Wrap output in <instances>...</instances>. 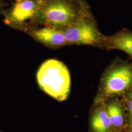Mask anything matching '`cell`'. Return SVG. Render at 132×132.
I'll return each instance as SVG.
<instances>
[{
	"label": "cell",
	"mask_w": 132,
	"mask_h": 132,
	"mask_svg": "<svg viewBox=\"0 0 132 132\" xmlns=\"http://www.w3.org/2000/svg\"><path fill=\"white\" fill-rule=\"evenodd\" d=\"M35 10L33 1L24 0L15 6L11 13L12 19L17 22H23L32 16Z\"/></svg>",
	"instance_id": "9c48e42d"
},
{
	"label": "cell",
	"mask_w": 132,
	"mask_h": 132,
	"mask_svg": "<svg viewBox=\"0 0 132 132\" xmlns=\"http://www.w3.org/2000/svg\"><path fill=\"white\" fill-rule=\"evenodd\" d=\"M17 1H21V0H17Z\"/></svg>",
	"instance_id": "5bb4252c"
},
{
	"label": "cell",
	"mask_w": 132,
	"mask_h": 132,
	"mask_svg": "<svg viewBox=\"0 0 132 132\" xmlns=\"http://www.w3.org/2000/svg\"><path fill=\"white\" fill-rule=\"evenodd\" d=\"M0 132H3V131H0Z\"/></svg>",
	"instance_id": "4fadbf2b"
},
{
	"label": "cell",
	"mask_w": 132,
	"mask_h": 132,
	"mask_svg": "<svg viewBox=\"0 0 132 132\" xmlns=\"http://www.w3.org/2000/svg\"><path fill=\"white\" fill-rule=\"evenodd\" d=\"M132 87V64L116 59L102 76L94 101L124 95Z\"/></svg>",
	"instance_id": "7a4b0ae2"
},
{
	"label": "cell",
	"mask_w": 132,
	"mask_h": 132,
	"mask_svg": "<svg viewBox=\"0 0 132 132\" xmlns=\"http://www.w3.org/2000/svg\"><path fill=\"white\" fill-rule=\"evenodd\" d=\"M36 80L40 89L59 102L67 99L70 94L71 77L66 65L56 59H49L39 67Z\"/></svg>",
	"instance_id": "6da1fadb"
},
{
	"label": "cell",
	"mask_w": 132,
	"mask_h": 132,
	"mask_svg": "<svg viewBox=\"0 0 132 132\" xmlns=\"http://www.w3.org/2000/svg\"><path fill=\"white\" fill-rule=\"evenodd\" d=\"M64 33L68 44L88 45L105 50L106 36L100 31L92 19L79 18Z\"/></svg>",
	"instance_id": "3957f363"
},
{
	"label": "cell",
	"mask_w": 132,
	"mask_h": 132,
	"mask_svg": "<svg viewBox=\"0 0 132 132\" xmlns=\"http://www.w3.org/2000/svg\"><path fill=\"white\" fill-rule=\"evenodd\" d=\"M76 1H77V2H79L80 3H82L83 0H76Z\"/></svg>",
	"instance_id": "7c38bea8"
},
{
	"label": "cell",
	"mask_w": 132,
	"mask_h": 132,
	"mask_svg": "<svg viewBox=\"0 0 132 132\" xmlns=\"http://www.w3.org/2000/svg\"><path fill=\"white\" fill-rule=\"evenodd\" d=\"M122 101L126 112V122L124 132H132V99L124 96Z\"/></svg>",
	"instance_id": "30bf717a"
},
{
	"label": "cell",
	"mask_w": 132,
	"mask_h": 132,
	"mask_svg": "<svg viewBox=\"0 0 132 132\" xmlns=\"http://www.w3.org/2000/svg\"><path fill=\"white\" fill-rule=\"evenodd\" d=\"M32 35L39 42L50 47H59L68 44L64 32L56 29L41 28L34 31Z\"/></svg>",
	"instance_id": "ba28073f"
},
{
	"label": "cell",
	"mask_w": 132,
	"mask_h": 132,
	"mask_svg": "<svg viewBox=\"0 0 132 132\" xmlns=\"http://www.w3.org/2000/svg\"></svg>",
	"instance_id": "9a60e30c"
},
{
	"label": "cell",
	"mask_w": 132,
	"mask_h": 132,
	"mask_svg": "<svg viewBox=\"0 0 132 132\" xmlns=\"http://www.w3.org/2000/svg\"><path fill=\"white\" fill-rule=\"evenodd\" d=\"M105 107L116 132H124L126 122V112L123 101L117 97L104 101Z\"/></svg>",
	"instance_id": "8992f818"
},
{
	"label": "cell",
	"mask_w": 132,
	"mask_h": 132,
	"mask_svg": "<svg viewBox=\"0 0 132 132\" xmlns=\"http://www.w3.org/2000/svg\"><path fill=\"white\" fill-rule=\"evenodd\" d=\"M90 132H116L107 113L104 101H94L89 119Z\"/></svg>",
	"instance_id": "5b68a950"
},
{
	"label": "cell",
	"mask_w": 132,
	"mask_h": 132,
	"mask_svg": "<svg viewBox=\"0 0 132 132\" xmlns=\"http://www.w3.org/2000/svg\"><path fill=\"white\" fill-rule=\"evenodd\" d=\"M124 96H125L128 98H131L132 99V87L131 88V89L129 90L127 93V94L123 95Z\"/></svg>",
	"instance_id": "8fae6325"
},
{
	"label": "cell",
	"mask_w": 132,
	"mask_h": 132,
	"mask_svg": "<svg viewBox=\"0 0 132 132\" xmlns=\"http://www.w3.org/2000/svg\"><path fill=\"white\" fill-rule=\"evenodd\" d=\"M44 16L48 23L56 26L71 25L79 19L78 12L73 7L62 2L50 5L45 10Z\"/></svg>",
	"instance_id": "277c9868"
},
{
	"label": "cell",
	"mask_w": 132,
	"mask_h": 132,
	"mask_svg": "<svg viewBox=\"0 0 132 132\" xmlns=\"http://www.w3.org/2000/svg\"><path fill=\"white\" fill-rule=\"evenodd\" d=\"M105 50H119L127 53L132 59V31L123 28L111 36H106Z\"/></svg>",
	"instance_id": "52a82bcc"
}]
</instances>
